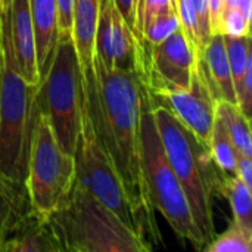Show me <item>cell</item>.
I'll list each match as a JSON object with an SVG mask.
<instances>
[{
  "instance_id": "obj_1",
  "label": "cell",
  "mask_w": 252,
  "mask_h": 252,
  "mask_svg": "<svg viewBox=\"0 0 252 252\" xmlns=\"http://www.w3.org/2000/svg\"><path fill=\"white\" fill-rule=\"evenodd\" d=\"M83 90L93 130L123 182L143 238L154 248L161 236L140 168L142 81L134 72L108 68L94 55L93 66L83 74Z\"/></svg>"
},
{
  "instance_id": "obj_2",
  "label": "cell",
  "mask_w": 252,
  "mask_h": 252,
  "mask_svg": "<svg viewBox=\"0 0 252 252\" xmlns=\"http://www.w3.org/2000/svg\"><path fill=\"white\" fill-rule=\"evenodd\" d=\"M165 155L185 190L196 227L210 244L214 233L211 196H220L226 176L216 164L210 143L162 106H151Z\"/></svg>"
},
{
  "instance_id": "obj_3",
  "label": "cell",
  "mask_w": 252,
  "mask_h": 252,
  "mask_svg": "<svg viewBox=\"0 0 252 252\" xmlns=\"http://www.w3.org/2000/svg\"><path fill=\"white\" fill-rule=\"evenodd\" d=\"M38 86L18 71L9 28V6L0 7V173L25 183Z\"/></svg>"
},
{
  "instance_id": "obj_4",
  "label": "cell",
  "mask_w": 252,
  "mask_h": 252,
  "mask_svg": "<svg viewBox=\"0 0 252 252\" xmlns=\"http://www.w3.org/2000/svg\"><path fill=\"white\" fill-rule=\"evenodd\" d=\"M61 251L146 252L152 247L78 180L47 217Z\"/></svg>"
},
{
  "instance_id": "obj_5",
  "label": "cell",
  "mask_w": 252,
  "mask_h": 252,
  "mask_svg": "<svg viewBox=\"0 0 252 252\" xmlns=\"http://www.w3.org/2000/svg\"><path fill=\"white\" fill-rule=\"evenodd\" d=\"M140 168L148 199L154 210H158L174 233L204 250L207 242L196 227L185 190L165 155L154 111L145 86L142 84L140 99Z\"/></svg>"
},
{
  "instance_id": "obj_6",
  "label": "cell",
  "mask_w": 252,
  "mask_h": 252,
  "mask_svg": "<svg viewBox=\"0 0 252 252\" xmlns=\"http://www.w3.org/2000/svg\"><path fill=\"white\" fill-rule=\"evenodd\" d=\"M83 74L72 35L58 34L53 58L41 78L35 103L52 127L61 149L74 155L81 130Z\"/></svg>"
},
{
  "instance_id": "obj_7",
  "label": "cell",
  "mask_w": 252,
  "mask_h": 252,
  "mask_svg": "<svg viewBox=\"0 0 252 252\" xmlns=\"http://www.w3.org/2000/svg\"><path fill=\"white\" fill-rule=\"evenodd\" d=\"M74 179V155L61 149L47 118L38 111L31 137L25 180L34 210L49 217L66 198Z\"/></svg>"
},
{
  "instance_id": "obj_8",
  "label": "cell",
  "mask_w": 252,
  "mask_h": 252,
  "mask_svg": "<svg viewBox=\"0 0 252 252\" xmlns=\"http://www.w3.org/2000/svg\"><path fill=\"white\" fill-rule=\"evenodd\" d=\"M74 159L75 180H78L96 199H99L105 207L114 211L128 227H131L143 238L137 217L127 198L123 182L93 130L84 100L81 114V130L77 140Z\"/></svg>"
},
{
  "instance_id": "obj_9",
  "label": "cell",
  "mask_w": 252,
  "mask_h": 252,
  "mask_svg": "<svg viewBox=\"0 0 252 252\" xmlns=\"http://www.w3.org/2000/svg\"><path fill=\"white\" fill-rule=\"evenodd\" d=\"M145 52L139 80L146 90H186L195 68V52L182 28L158 44L143 40Z\"/></svg>"
},
{
  "instance_id": "obj_10",
  "label": "cell",
  "mask_w": 252,
  "mask_h": 252,
  "mask_svg": "<svg viewBox=\"0 0 252 252\" xmlns=\"http://www.w3.org/2000/svg\"><path fill=\"white\" fill-rule=\"evenodd\" d=\"M94 55L108 68L134 72L142 69L143 38H137L127 25L114 0H100L94 35Z\"/></svg>"
},
{
  "instance_id": "obj_11",
  "label": "cell",
  "mask_w": 252,
  "mask_h": 252,
  "mask_svg": "<svg viewBox=\"0 0 252 252\" xmlns=\"http://www.w3.org/2000/svg\"><path fill=\"white\" fill-rule=\"evenodd\" d=\"M146 89V87H145ZM151 106H162L190 128L202 142L210 143L216 117V99L199 69L193 68L186 90H146Z\"/></svg>"
},
{
  "instance_id": "obj_12",
  "label": "cell",
  "mask_w": 252,
  "mask_h": 252,
  "mask_svg": "<svg viewBox=\"0 0 252 252\" xmlns=\"http://www.w3.org/2000/svg\"><path fill=\"white\" fill-rule=\"evenodd\" d=\"M9 28L13 56L19 74L30 84H40L35 53V34L28 0L9 1Z\"/></svg>"
},
{
  "instance_id": "obj_13",
  "label": "cell",
  "mask_w": 252,
  "mask_h": 252,
  "mask_svg": "<svg viewBox=\"0 0 252 252\" xmlns=\"http://www.w3.org/2000/svg\"><path fill=\"white\" fill-rule=\"evenodd\" d=\"M25 183L0 173V252L35 214Z\"/></svg>"
},
{
  "instance_id": "obj_14",
  "label": "cell",
  "mask_w": 252,
  "mask_h": 252,
  "mask_svg": "<svg viewBox=\"0 0 252 252\" xmlns=\"http://www.w3.org/2000/svg\"><path fill=\"white\" fill-rule=\"evenodd\" d=\"M35 34V53L40 81L46 75L56 40H58V10L56 0H28Z\"/></svg>"
},
{
  "instance_id": "obj_15",
  "label": "cell",
  "mask_w": 252,
  "mask_h": 252,
  "mask_svg": "<svg viewBox=\"0 0 252 252\" xmlns=\"http://www.w3.org/2000/svg\"><path fill=\"white\" fill-rule=\"evenodd\" d=\"M100 0H74L72 9V41L77 50L81 74L93 66L94 35Z\"/></svg>"
},
{
  "instance_id": "obj_16",
  "label": "cell",
  "mask_w": 252,
  "mask_h": 252,
  "mask_svg": "<svg viewBox=\"0 0 252 252\" xmlns=\"http://www.w3.org/2000/svg\"><path fill=\"white\" fill-rule=\"evenodd\" d=\"M4 252H62L47 217L35 213Z\"/></svg>"
},
{
  "instance_id": "obj_17",
  "label": "cell",
  "mask_w": 252,
  "mask_h": 252,
  "mask_svg": "<svg viewBox=\"0 0 252 252\" xmlns=\"http://www.w3.org/2000/svg\"><path fill=\"white\" fill-rule=\"evenodd\" d=\"M216 112L223 118L229 136L235 145V149L241 154L252 157V139L250 118L241 111L236 103L227 100H219L216 103Z\"/></svg>"
},
{
  "instance_id": "obj_18",
  "label": "cell",
  "mask_w": 252,
  "mask_h": 252,
  "mask_svg": "<svg viewBox=\"0 0 252 252\" xmlns=\"http://www.w3.org/2000/svg\"><path fill=\"white\" fill-rule=\"evenodd\" d=\"M232 207L233 220L252 230V189L236 176H226L221 193Z\"/></svg>"
},
{
  "instance_id": "obj_19",
  "label": "cell",
  "mask_w": 252,
  "mask_h": 252,
  "mask_svg": "<svg viewBox=\"0 0 252 252\" xmlns=\"http://www.w3.org/2000/svg\"><path fill=\"white\" fill-rule=\"evenodd\" d=\"M210 149L211 155L219 165V168L229 176H236V154L235 145L229 136L223 118L216 112L214 124L210 134Z\"/></svg>"
},
{
  "instance_id": "obj_20",
  "label": "cell",
  "mask_w": 252,
  "mask_h": 252,
  "mask_svg": "<svg viewBox=\"0 0 252 252\" xmlns=\"http://www.w3.org/2000/svg\"><path fill=\"white\" fill-rule=\"evenodd\" d=\"M223 40H224L226 53H227V59H229V66H230V72H232L235 94H238V92L241 89V83H242V77H244V72H245L247 62L252 56L251 34L244 35V37L223 35Z\"/></svg>"
},
{
  "instance_id": "obj_21",
  "label": "cell",
  "mask_w": 252,
  "mask_h": 252,
  "mask_svg": "<svg viewBox=\"0 0 252 252\" xmlns=\"http://www.w3.org/2000/svg\"><path fill=\"white\" fill-rule=\"evenodd\" d=\"M204 250L207 252H251L252 230L232 220L227 230L214 236Z\"/></svg>"
},
{
  "instance_id": "obj_22",
  "label": "cell",
  "mask_w": 252,
  "mask_h": 252,
  "mask_svg": "<svg viewBox=\"0 0 252 252\" xmlns=\"http://www.w3.org/2000/svg\"><path fill=\"white\" fill-rule=\"evenodd\" d=\"M180 28L176 7L170 6L154 15L142 30V38L149 44H158Z\"/></svg>"
},
{
  "instance_id": "obj_23",
  "label": "cell",
  "mask_w": 252,
  "mask_h": 252,
  "mask_svg": "<svg viewBox=\"0 0 252 252\" xmlns=\"http://www.w3.org/2000/svg\"><path fill=\"white\" fill-rule=\"evenodd\" d=\"M174 7H176V13L180 22V28L185 32L188 41L190 43L193 52L202 50L204 44L201 40L198 15H196L192 0H174Z\"/></svg>"
},
{
  "instance_id": "obj_24",
  "label": "cell",
  "mask_w": 252,
  "mask_h": 252,
  "mask_svg": "<svg viewBox=\"0 0 252 252\" xmlns=\"http://www.w3.org/2000/svg\"><path fill=\"white\" fill-rule=\"evenodd\" d=\"M219 34L244 37L251 34V19L244 13L241 7H224L220 16Z\"/></svg>"
},
{
  "instance_id": "obj_25",
  "label": "cell",
  "mask_w": 252,
  "mask_h": 252,
  "mask_svg": "<svg viewBox=\"0 0 252 252\" xmlns=\"http://www.w3.org/2000/svg\"><path fill=\"white\" fill-rule=\"evenodd\" d=\"M174 6V0H137L136 3V18H134V34L142 38V30L145 24L158 12L165 7Z\"/></svg>"
},
{
  "instance_id": "obj_26",
  "label": "cell",
  "mask_w": 252,
  "mask_h": 252,
  "mask_svg": "<svg viewBox=\"0 0 252 252\" xmlns=\"http://www.w3.org/2000/svg\"><path fill=\"white\" fill-rule=\"evenodd\" d=\"M72 9L74 0H56L58 10V34H72Z\"/></svg>"
},
{
  "instance_id": "obj_27",
  "label": "cell",
  "mask_w": 252,
  "mask_h": 252,
  "mask_svg": "<svg viewBox=\"0 0 252 252\" xmlns=\"http://www.w3.org/2000/svg\"><path fill=\"white\" fill-rule=\"evenodd\" d=\"M196 15H198V22H199V32H201V40L205 47L208 43L210 37L213 35L211 32V25H210V10H208V0H192Z\"/></svg>"
},
{
  "instance_id": "obj_28",
  "label": "cell",
  "mask_w": 252,
  "mask_h": 252,
  "mask_svg": "<svg viewBox=\"0 0 252 252\" xmlns=\"http://www.w3.org/2000/svg\"><path fill=\"white\" fill-rule=\"evenodd\" d=\"M236 177L252 189V157L241 152L236 154Z\"/></svg>"
},
{
  "instance_id": "obj_29",
  "label": "cell",
  "mask_w": 252,
  "mask_h": 252,
  "mask_svg": "<svg viewBox=\"0 0 252 252\" xmlns=\"http://www.w3.org/2000/svg\"><path fill=\"white\" fill-rule=\"evenodd\" d=\"M114 1H115L117 9L123 15L124 21L127 22V25L134 32V18H136V3H137V0H114Z\"/></svg>"
},
{
  "instance_id": "obj_30",
  "label": "cell",
  "mask_w": 252,
  "mask_h": 252,
  "mask_svg": "<svg viewBox=\"0 0 252 252\" xmlns=\"http://www.w3.org/2000/svg\"><path fill=\"white\" fill-rule=\"evenodd\" d=\"M224 9V0H208V10H210V25L211 32L219 34V24L220 16Z\"/></svg>"
},
{
  "instance_id": "obj_31",
  "label": "cell",
  "mask_w": 252,
  "mask_h": 252,
  "mask_svg": "<svg viewBox=\"0 0 252 252\" xmlns=\"http://www.w3.org/2000/svg\"><path fill=\"white\" fill-rule=\"evenodd\" d=\"M241 7L244 13L251 19L252 0H224V7Z\"/></svg>"
},
{
  "instance_id": "obj_32",
  "label": "cell",
  "mask_w": 252,
  "mask_h": 252,
  "mask_svg": "<svg viewBox=\"0 0 252 252\" xmlns=\"http://www.w3.org/2000/svg\"><path fill=\"white\" fill-rule=\"evenodd\" d=\"M9 1H10V0H0V7H6V6H9Z\"/></svg>"
}]
</instances>
